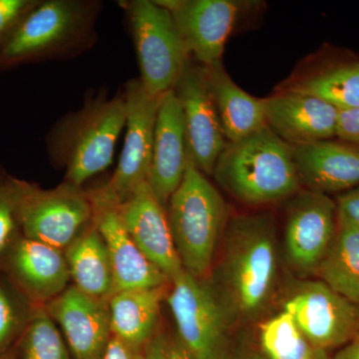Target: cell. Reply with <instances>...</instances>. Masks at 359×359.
<instances>
[{
  "label": "cell",
  "mask_w": 359,
  "mask_h": 359,
  "mask_svg": "<svg viewBox=\"0 0 359 359\" xmlns=\"http://www.w3.org/2000/svg\"><path fill=\"white\" fill-rule=\"evenodd\" d=\"M223 254L209 283L231 323L256 320L271 301L278 278V238L273 215L229 219Z\"/></svg>",
  "instance_id": "1"
},
{
  "label": "cell",
  "mask_w": 359,
  "mask_h": 359,
  "mask_svg": "<svg viewBox=\"0 0 359 359\" xmlns=\"http://www.w3.org/2000/svg\"><path fill=\"white\" fill-rule=\"evenodd\" d=\"M212 177L238 202L275 204L302 190L292 146L268 126L235 142H228Z\"/></svg>",
  "instance_id": "2"
},
{
  "label": "cell",
  "mask_w": 359,
  "mask_h": 359,
  "mask_svg": "<svg viewBox=\"0 0 359 359\" xmlns=\"http://www.w3.org/2000/svg\"><path fill=\"white\" fill-rule=\"evenodd\" d=\"M126 125L124 95H99L62 118L49 137V154L65 169V181L81 187L112 164Z\"/></svg>",
  "instance_id": "3"
},
{
  "label": "cell",
  "mask_w": 359,
  "mask_h": 359,
  "mask_svg": "<svg viewBox=\"0 0 359 359\" xmlns=\"http://www.w3.org/2000/svg\"><path fill=\"white\" fill-rule=\"evenodd\" d=\"M166 210L182 266L204 280L211 273L217 247L228 224V207L216 187L189 157L183 181Z\"/></svg>",
  "instance_id": "4"
},
{
  "label": "cell",
  "mask_w": 359,
  "mask_h": 359,
  "mask_svg": "<svg viewBox=\"0 0 359 359\" xmlns=\"http://www.w3.org/2000/svg\"><path fill=\"white\" fill-rule=\"evenodd\" d=\"M100 4L86 0H40L0 52V65L62 58L95 41Z\"/></svg>",
  "instance_id": "5"
},
{
  "label": "cell",
  "mask_w": 359,
  "mask_h": 359,
  "mask_svg": "<svg viewBox=\"0 0 359 359\" xmlns=\"http://www.w3.org/2000/svg\"><path fill=\"white\" fill-rule=\"evenodd\" d=\"M120 4L128 16L142 85L156 97L172 91L191 61L173 15L153 0H129Z\"/></svg>",
  "instance_id": "6"
},
{
  "label": "cell",
  "mask_w": 359,
  "mask_h": 359,
  "mask_svg": "<svg viewBox=\"0 0 359 359\" xmlns=\"http://www.w3.org/2000/svg\"><path fill=\"white\" fill-rule=\"evenodd\" d=\"M16 208L23 237L59 250H65L93 223L88 193L66 181L44 190L16 179Z\"/></svg>",
  "instance_id": "7"
},
{
  "label": "cell",
  "mask_w": 359,
  "mask_h": 359,
  "mask_svg": "<svg viewBox=\"0 0 359 359\" xmlns=\"http://www.w3.org/2000/svg\"><path fill=\"white\" fill-rule=\"evenodd\" d=\"M170 283L167 302L187 353L192 359H226L231 323L211 285L185 269Z\"/></svg>",
  "instance_id": "8"
},
{
  "label": "cell",
  "mask_w": 359,
  "mask_h": 359,
  "mask_svg": "<svg viewBox=\"0 0 359 359\" xmlns=\"http://www.w3.org/2000/svg\"><path fill=\"white\" fill-rule=\"evenodd\" d=\"M126 105V135L119 163L109 181L97 193L113 204L129 199L148 182L152 163L160 97L151 95L140 79L130 80L123 93Z\"/></svg>",
  "instance_id": "9"
},
{
  "label": "cell",
  "mask_w": 359,
  "mask_h": 359,
  "mask_svg": "<svg viewBox=\"0 0 359 359\" xmlns=\"http://www.w3.org/2000/svg\"><path fill=\"white\" fill-rule=\"evenodd\" d=\"M337 204L327 194L302 189L285 211V252L302 275L316 273L337 235Z\"/></svg>",
  "instance_id": "10"
},
{
  "label": "cell",
  "mask_w": 359,
  "mask_h": 359,
  "mask_svg": "<svg viewBox=\"0 0 359 359\" xmlns=\"http://www.w3.org/2000/svg\"><path fill=\"white\" fill-rule=\"evenodd\" d=\"M283 311L314 348L327 351L358 335L359 306L321 280L302 283L285 301Z\"/></svg>",
  "instance_id": "11"
},
{
  "label": "cell",
  "mask_w": 359,
  "mask_h": 359,
  "mask_svg": "<svg viewBox=\"0 0 359 359\" xmlns=\"http://www.w3.org/2000/svg\"><path fill=\"white\" fill-rule=\"evenodd\" d=\"M173 15L191 58L198 65L222 60L226 41L257 2L238 0H159Z\"/></svg>",
  "instance_id": "12"
},
{
  "label": "cell",
  "mask_w": 359,
  "mask_h": 359,
  "mask_svg": "<svg viewBox=\"0 0 359 359\" xmlns=\"http://www.w3.org/2000/svg\"><path fill=\"white\" fill-rule=\"evenodd\" d=\"M174 92L183 110L189 157L203 174L212 176L228 140L208 86L204 66L191 59Z\"/></svg>",
  "instance_id": "13"
},
{
  "label": "cell",
  "mask_w": 359,
  "mask_h": 359,
  "mask_svg": "<svg viewBox=\"0 0 359 359\" xmlns=\"http://www.w3.org/2000/svg\"><path fill=\"white\" fill-rule=\"evenodd\" d=\"M0 271L33 304H48L67 289L71 278L65 250L22 235L0 256Z\"/></svg>",
  "instance_id": "14"
},
{
  "label": "cell",
  "mask_w": 359,
  "mask_h": 359,
  "mask_svg": "<svg viewBox=\"0 0 359 359\" xmlns=\"http://www.w3.org/2000/svg\"><path fill=\"white\" fill-rule=\"evenodd\" d=\"M93 207V224L102 236L114 271L116 292L121 290L156 289L165 287L169 280L144 256L125 229L113 204L96 190L89 191Z\"/></svg>",
  "instance_id": "15"
},
{
  "label": "cell",
  "mask_w": 359,
  "mask_h": 359,
  "mask_svg": "<svg viewBox=\"0 0 359 359\" xmlns=\"http://www.w3.org/2000/svg\"><path fill=\"white\" fill-rule=\"evenodd\" d=\"M45 309L60 325L75 359H103L112 337L108 302L70 285Z\"/></svg>",
  "instance_id": "16"
},
{
  "label": "cell",
  "mask_w": 359,
  "mask_h": 359,
  "mask_svg": "<svg viewBox=\"0 0 359 359\" xmlns=\"http://www.w3.org/2000/svg\"><path fill=\"white\" fill-rule=\"evenodd\" d=\"M117 210L137 247L172 282L184 269L175 247L166 208L145 184L117 205Z\"/></svg>",
  "instance_id": "17"
},
{
  "label": "cell",
  "mask_w": 359,
  "mask_h": 359,
  "mask_svg": "<svg viewBox=\"0 0 359 359\" xmlns=\"http://www.w3.org/2000/svg\"><path fill=\"white\" fill-rule=\"evenodd\" d=\"M188 161L183 110L178 97L172 90L161 96L147 182L156 199L165 208L183 181Z\"/></svg>",
  "instance_id": "18"
},
{
  "label": "cell",
  "mask_w": 359,
  "mask_h": 359,
  "mask_svg": "<svg viewBox=\"0 0 359 359\" xmlns=\"http://www.w3.org/2000/svg\"><path fill=\"white\" fill-rule=\"evenodd\" d=\"M266 126L292 146L337 137L339 111L313 96L276 90L264 98Z\"/></svg>",
  "instance_id": "19"
},
{
  "label": "cell",
  "mask_w": 359,
  "mask_h": 359,
  "mask_svg": "<svg viewBox=\"0 0 359 359\" xmlns=\"http://www.w3.org/2000/svg\"><path fill=\"white\" fill-rule=\"evenodd\" d=\"M302 189L323 194L359 186V147L332 139L292 146Z\"/></svg>",
  "instance_id": "20"
},
{
  "label": "cell",
  "mask_w": 359,
  "mask_h": 359,
  "mask_svg": "<svg viewBox=\"0 0 359 359\" xmlns=\"http://www.w3.org/2000/svg\"><path fill=\"white\" fill-rule=\"evenodd\" d=\"M203 66L228 142L241 140L266 126L264 99L241 88L226 72L222 60Z\"/></svg>",
  "instance_id": "21"
},
{
  "label": "cell",
  "mask_w": 359,
  "mask_h": 359,
  "mask_svg": "<svg viewBox=\"0 0 359 359\" xmlns=\"http://www.w3.org/2000/svg\"><path fill=\"white\" fill-rule=\"evenodd\" d=\"M70 276L82 292L109 302L116 292L114 271L102 236L92 223L65 250Z\"/></svg>",
  "instance_id": "22"
},
{
  "label": "cell",
  "mask_w": 359,
  "mask_h": 359,
  "mask_svg": "<svg viewBox=\"0 0 359 359\" xmlns=\"http://www.w3.org/2000/svg\"><path fill=\"white\" fill-rule=\"evenodd\" d=\"M165 287L115 292L108 302L112 335L139 348L147 346L157 330Z\"/></svg>",
  "instance_id": "23"
},
{
  "label": "cell",
  "mask_w": 359,
  "mask_h": 359,
  "mask_svg": "<svg viewBox=\"0 0 359 359\" xmlns=\"http://www.w3.org/2000/svg\"><path fill=\"white\" fill-rule=\"evenodd\" d=\"M278 90L313 96L339 111L358 108L359 62L320 68L302 65Z\"/></svg>",
  "instance_id": "24"
},
{
  "label": "cell",
  "mask_w": 359,
  "mask_h": 359,
  "mask_svg": "<svg viewBox=\"0 0 359 359\" xmlns=\"http://www.w3.org/2000/svg\"><path fill=\"white\" fill-rule=\"evenodd\" d=\"M316 275L321 282L359 306V229L337 224V235Z\"/></svg>",
  "instance_id": "25"
},
{
  "label": "cell",
  "mask_w": 359,
  "mask_h": 359,
  "mask_svg": "<svg viewBox=\"0 0 359 359\" xmlns=\"http://www.w3.org/2000/svg\"><path fill=\"white\" fill-rule=\"evenodd\" d=\"M259 337L266 359H311L316 349L285 311L259 323Z\"/></svg>",
  "instance_id": "26"
},
{
  "label": "cell",
  "mask_w": 359,
  "mask_h": 359,
  "mask_svg": "<svg viewBox=\"0 0 359 359\" xmlns=\"http://www.w3.org/2000/svg\"><path fill=\"white\" fill-rule=\"evenodd\" d=\"M18 359H70L69 351L55 321L37 306L18 339Z\"/></svg>",
  "instance_id": "27"
},
{
  "label": "cell",
  "mask_w": 359,
  "mask_h": 359,
  "mask_svg": "<svg viewBox=\"0 0 359 359\" xmlns=\"http://www.w3.org/2000/svg\"><path fill=\"white\" fill-rule=\"evenodd\" d=\"M37 306L0 271V353L20 339Z\"/></svg>",
  "instance_id": "28"
},
{
  "label": "cell",
  "mask_w": 359,
  "mask_h": 359,
  "mask_svg": "<svg viewBox=\"0 0 359 359\" xmlns=\"http://www.w3.org/2000/svg\"><path fill=\"white\" fill-rule=\"evenodd\" d=\"M20 236L16 208V179L0 168V256Z\"/></svg>",
  "instance_id": "29"
},
{
  "label": "cell",
  "mask_w": 359,
  "mask_h": 359,
  "mask_svg": "<svg viewBox=\"0 0 359 359\" xmlns=\"http://www.w3.org/2000/svg\"><path fill=\"white\" fill-rule=\"evenodd\" d=\"M40 0H0V52Z\"/></svg>",
  "instance_id": "30"
},
{
  "label": "cell",
  "mask_w": 359,
  "mask_h": 359,
  "mask_svg": "<svg viewBox=\"0 0 359 359\" xmlns=\"http://www.w3.org/2000/svg\"><path fill=\"white\" fill-rule=\"evenodd\" d=\"M144 348L148 359H192L178 339L166 334H156Z\"/></svg>",
  "instance_id": "31"
},
{
  "label": "cell",
  "mask_w": 359,
  "mask_h": 359,
  "mask_svg": "<svg viewBox=\"0 0 359 359\" xmlns=\"http://www.w3.org/2000/svg\"><path fill=\"white\" fill-rule=\"evenodd\" d=\"M335 204L337 224L359 229V186L340 195Z\"/></svg>",
  "instance_id": "32"
},
{
  "label": "cell",
  "mask_w": 359,
  "mask_h": 359,
  "mask_svg": "<svg viewBox=\"0 0 359 359\" xmlns=\"http://www.w3.org/2000/svg\"><path fill=\"white\" fill-rule=\"evenodd\" d=\"M337 137L359 147V107L339 111Z\"/></svg>",
  "instance_id": "33"
},
{
  "label": "cell",
  "mask_w": 359,
  "mask_h": 359,
  "mask_svg": "<svg viewBox=\"0 0 359 359\" xmlns=\"http://www.w3.org/2000/svg\"><path fill=\"white\" fill-rule=\"evenodd\" d=\"M103 359H148L145 348L130 346L112 335L106 347Z\"/></svg>",
  "instance_id": "34"
},
{
  "label": "cell",
  "mask_w": 359,
  "mask_h": 359,
  "mask_svg": "<svg viewBox=\"0 0 359 359\" xmlns=\"http://www.w3.org/2000/svg\"><path fill=\"white\" fill-rule=\"evenodd\" d=\"M332 359H359V339L347 344Z\"/></svg>",
  "instance_id": "35"
},
{
  "label": "cell",
  "mask_w": 359,
  "mask_h": 359,
  "mask_svg": "<svg viewBox=\"0 0 359 359\" xmlns=\"http://www.w3.org/2000/svg\"><path fill=\"white\" fill-rule=\"evenodd\" d=\"M311 359H332L328 356L327 351L325 349H314L313 356Z\"/></svg>",
  "instance_id": "36"
},
{
  "label": "cell",
  "mask_w": 359,
  "mask_h": 359,
  "mask_svg": "<svg viewBox=\"0 0 359 359\" xmlns=\"http://www.w3.org/2000/svg\"><path fill=\"white\" fill-rule=\"evenodd\" d=\"M238 359H266L264 358L263 353H257V351H252V353H245L242 358Z\"/></svg>",
  "instance_id": "37"
},
{
  "label": "cell",
  "mask_w": 359,
  "mask_h": 359,
  "mask_svg": "<svg viewBox=\"0 0 359 359\" xmlns=\"http://www.w3.org/2000/svg\"><path fill=\"white\" fill-rule=\"evenodd\" d=\"M0 359H18V355L13 351H6L0 353Z\"/></svg>",
  "instance_id": "38"
},
{
  "label": "cell",
  "mask_w": 359,
  "mask_h": 359,
  "mask_svg": "<svg viewBox=\"0 0 359 359\" xmlns=\"http://www.w3.org/2000/svg\"><path fill=\"white\" fill-rule=\"evenodd\" d=\"M358 339H359V332H358Z\"/></svg>",
  "instance_id": "39"
}]
</instances>
